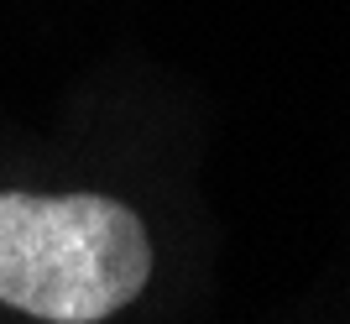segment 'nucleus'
I'll use <instances>...</instances> for the list:
<instances>
[{
    "label": "nucleus",
    "instance_id": "nucleus-1",
    "mask_svg": "<svg viewBox=\"0 0 350 324\" xmlns=\"http://www.w3.org/2000/svg\"><path fill=\"white\" fill-rule=\"evenodd\" d=\"M152 241L105 193H0V303L47 324H100L142 298Z\"/></svg>",
    "mask_w": 350,
    "mask_h": 324
}]
</instances>
